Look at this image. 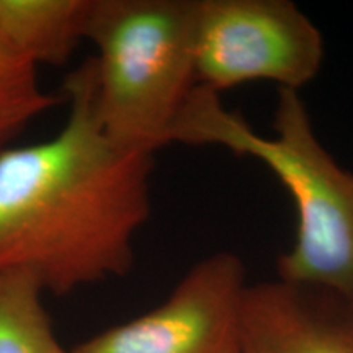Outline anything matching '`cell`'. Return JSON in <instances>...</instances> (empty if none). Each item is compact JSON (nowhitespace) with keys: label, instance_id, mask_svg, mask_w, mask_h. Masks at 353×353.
Segmentation results:
<instances>
[{"label":"cell","instance_id":"6","mask_svg":"<svg viewBox=\"0 0 353 353\" xmlns=\"http://www.w3.org/2000/svg\"><path fill=\"white\" fill-rule=\"evenodd\" d=\"M345 299L286 281L247 285L241 306L242 353H353Z\"/></svg>","mask_w":353,"mask_h":353},{"label":"cell","instance_id":"1","mask_svg":"<svg viewBox=\"0 0 353 353\" xmlns=\"http://www.w3.org/2000/svg\"><path fill=\"white\" fill-rule=\"evenodd\" d=\"M69 114L52 138L0 151V272L63 296L123 276L151 214L154 154L117 148L95 113L94 57L64 82Z\"/></svg>","mask_w":353,"mask_h":353},{"label":"cell","instance_id":"8","mask_svg":"<svg viewBox=\"0 0 353 353\" xmlns=\"http://www.w3.org/2000/svg\"><path fill=\"white\" fill-rule=\"evenodd\" d=\"M41 286L23 272H0V353H69L56 337Z\"/></svg>","mask_w":353,"mask_h":353},{"label":"cell","instance_id":"9","mask_svg":"<svg viewBox=\"0 0 353 353\" xmlns=\"http://www.w3.org/2000/svg\"><path fill=\"white\" fill-rule=\"evenodd\" d=\"M61 99L41 90L37 65L20 56L0 33V151Z\"/></svg>","mask_w":353,"mask_h":353},{"label":"cell","instance_id":"2","mask_svg":"<svg viewBox=\"0 0 353 353\" xmlns=\"http://www.w3.org/2000/svg\"><path fill=\"white\" fill-rule=\"evenodd\" d=\"M170 143L219 145L267 165L296 205L294 244L276 260L278 280L353 304V174L317 139L299 92L278 88L273 136H262L219 94L196 85L172 126Z\"/></svg>","mask_w":353,"mask_h":353},{"label":"cell","instance_id":"5","mask_svg":"<svg viewBox=\"0 0 353 353\" xmlns=\"http://www.w3.org/2000/svg\"><path fill=\"white\" fill-rule=\"evenodd\" d=\"M245 288L239 255L211 254L190 268L164 303L69 353H242Z\"/></svg>","mask_w":353,"mask_h":353},{"label":"cell","instance_id":"4","mask_svg":"<svg viewBox=\"0 0 353 353\" xmlns=\"http://www.w3.org/2000/svg\"><path fill=\"white\" fill-rule=\"evenodd\" d=\"M196 85L219 92L252 81L299 92L319 74L324 41L290 0H198Z\"/></svg>","mask_w":353,"mask_h":353},{"label":"cell","instance_id":"7","mask_svg":"<svg viewBox=\"0 0 353 353\" xmlns=\"http://www.w3.org/2000/svg\"><path fill=\"white\" fill-rule=\"evenodd\" d=\"M87 0H0V33L33 65H63L82 39Z\"/></svg>","mask_w":353,"mask_h":353},{"label":"cell","instance_id":"3","mask_svg":"<svg viewBox=\"0 0 353 353\" xmlns=\"http://www.w3.org/2000/svg\"><path fill=\"white\" fill-rule=\"evenodd\" d=\"M198 0H87L82 38L95 44V113L123 151L169 144L195 79Z\"/></svg>","mask_w":353,"mask_h":353}]
</instances>
